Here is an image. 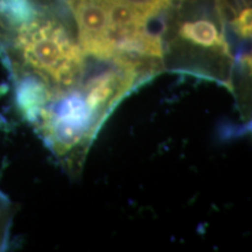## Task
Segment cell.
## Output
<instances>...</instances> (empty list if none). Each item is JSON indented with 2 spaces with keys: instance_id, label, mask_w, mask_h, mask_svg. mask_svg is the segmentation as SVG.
Returning a JSON list of instances; mask_svg holds the SVG:
<instances>
[{
  "instance_id": "1",
  "label": "cell",
  "mask_w": 252,
  "mask_h": 252,
  "mask_svg": "<svg viewBox=\"0 0 252 252\" xmlns=\"http://www.w3.org/2000/svg\"><path fill=\"white\" fill-rule=\"evenodd\" d=\"M0 60L23 117L63 139L96 133L135 76L121 58L87 53L43 0H0Z\"/></svg>"
},
{
  "instance_id": "2",
  "label": "cell",
  "mask_w": 252,
  "mask_h": 252,
  "mask_svg": "<svg viewBox=\"0 0 252 252\" xmlns=\"http://www.w3.org/2000/svg\"><path fill=\"white\" fill-rule=\"evenodd\" d=\"M12 223V204L0 191V251L7 247Z\"/></svg>"
},
{
  "instance_id": "3",
  "label": "cell",
  "mask_w": 252,
  "mask_h": 252,
  "mask_svg": "<svg viewBox=\"0 0 252 252\" xmlns=\"http://www.w3.org/2000/svg\"><path fill=\"white\" fill-rule=\"evenodd\" d=\"M118 1L130 5L153 18L168 8L175 0H118Z\"/></svg>"
},
{
  "instance_id": "4",
  "label": "cell",
  "mask_w": 252,
  "mask_h": 252,
  "mask_svg": "<svg viewBox=\"0 0 252 252\" xmlns=\"http://www.w3.org/2000/svg\"><path fill=\"white\" fill-rule=\"evenodd\" d=\"M236 33L243 39L251 37V7H245L239 12V14L231 23Z\"/></svg>"
}]
</instances>
